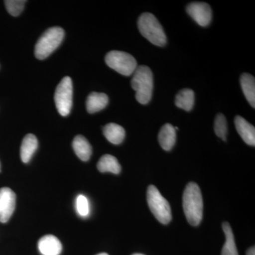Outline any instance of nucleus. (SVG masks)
Wrapping results in <instances>:
<instances>
[{"label": "nucleus", "mask_w": 255, "mask_h": 255, "mask_svg": "<svg viewBox=\"0 0 255 255\" xmlns=\"http://www.w3.org/2000/svg\"><path fill=\"white\" fill-rule=\"evenodd\" d=\"M203 198L197 184H187L183 194V209L189 224L197 226L203 219Z\"/></svg>", "instance_id": "f257e3e1"}, {"label": "nucleus", "mask_w": 255, "mask_h": 255, "mask_svg": "<svg viewBox=\"0 0 255 255\" xmlns=\"http://www.w3.org/2000/svg\"><path fill=\"white\" fill-rule=\"evenodd\" d=\"M131 86L136 92L137 102L143 105L148 104L153 90V75L150 68L146 65L137 66L132 74Z\"/></svg>", "instance_id": "f03ea898"}, {"label": "nucleus", "mask_w": 255, "mask_h": 255, "mask_svg": "<svg viewBox=\"0 0 255 255\" xmlns=\"http://www.w3.org/2000/svg\"><path fill=\"white\" fill-rule=\"evenodd\" d=\"M137 27L140 33L152 44L164 46L167 43V36L162 25L151 13H143L137 21Z\"/></svg>", "instance_id": "7ed1b4c3"}, {"label": "nucleus", "mask_w": 255, "mask_h": 255, "mask_svg": "<svg viewBox=\"0 0 255 255\" xmlns=\"http://www.w3.org/2000/svg\"><path fill=\"white\" fill-rule=\"evenodd\" d=\"M65 32L63 28L55 26L48 28L37 41L35 46V56L38 60H44L63 41Z\"/></svg>", "instance_id": "20e7f679"}, {"label": "nucleus", "mask_w": 255, "mask_h": 255, "mask_svg": "<svg viewBox=\"0 0 255 255\" xmlns=\"http://www.w3.org/2000/svg\"><path fill=\"white\" fill-rule=\"evenodd\" d=\"M147 201L149 209L156 219L162 224H168L172 220L170 206L154 185L149 186L147 189Z\"/></svg>", "instance_id": "39448f33"}, {"label": "nucleus", "mask_w": 255, "mask_h": 255, "mask_svg": "<svg viewBox=\"0 0 255 255\" xmlns=\"http://www.w3.org/2000/svg\"><path fill=\"white\" fill-rule=\"evenodd\" d=\"M105 62L110 68L124 76L132 75L137 67L136 60L133 56L119 50H112L107 53Z\"/></svg>", "instance_id": "423d86ee"}, {"label": "nucleus", "mask_w": 255, "mask_h": 255, "mask_svg": "<svg viewBox=\"0 0 255 255\" xmlns=\"http://www.w3.org/2000/svg\"><path fill=\"white\" fill-rule=\"evenodd\" d=\"M73 82L70 77H65L55 90L54 100L57 110L60 115L66 117L73 105Z\"/></svg>", "instance_id": "0eeeda50"}, {"label": "nucleus", "mask_w": 255, "mask_h": 255, "mask_svg": "<svg viewBox=\"0 0 255 255\" xmlns=\"http://www.w3.org/2000/svg\"><path fill=\"white\" fill-rule=\"evenodd\" d=\"M187 11L198 24L201 26H209L212 20V10L205 2H191L187 5Z\"/></svg>", "instance_id": "6e6552de"}, {"label": "nucleus", "mask_w": 255, "mask_h": 255, "mask_svg": "<svg viewBox=\"0 0 255 255\" xmlns=\"http://www.w3.org/2000/svg\"><path fill=\"white\" fill-rule=\"evenodd\" d=\"M16 206V194L7 187L0 189V222H7Z\"/></svg>", "instance_id": "1a4fd4ad"}, {"label": "nucleus", "mask_w": 255, "mask_h": 255, "mask_svg": "<svg viewBox=\"0 0 255 255\" xmlns=\"http://www.w3.org/2000/svg\"><path fill=\"white\" fill-rule=\"evenodd\" d=\"M38 248L43 255H60L63 250L59 240L53 235H47L39 240Z\"/></svg>", "instance_id": "9d476101"}, {"label": "nucleus", "mask_w": 255, "mask_h": 255, "mask_svg": "<svg viewBox=\"0 0 255 255\" xmlns=\"http://www.w3.org/2000/svg\"><path fill=\"white\" fill-rule=\"evenodd\" d=\"M236 130L246 143L251 146L255 145V128L252 124L247 122L241 116L235 118Z\"/></svg>", "instance_id": "9b49d317"}, {"label": "nucleus", "mask_w": 255, "mask_h": 255, "mask_svg": "<svg viewBox=\"0 0 255 255\" xmlns=\"http://www.w3.org/2000/svg\"><path fill=\"white\" fill-rule=\"evenodd\" d=\"M176 138L177 135L173 126L170 124H166L161 128L158 135V140L159 145L164 150H172V147L175 145Z\"/></svg>", "instance_id": "f8f14e48"}, {"label": "nucleus", "mask_w": 255, "mask_h": 255, "mask_svg": "<svg viewBox=\"0 0 255 255\" xmlns=\"http://www.w3.org/2000/svg\"><path fill=\"white\" fill-rule=\"evenodd\" d=\"M108 103L109 97L106 94L92 92L87 99V112L90 114H95L96 112H100L104 110Z\"/></svg>", "instance_id": "ddd939ff"}, {"label": "nucleus", "mask_w": 255, "mask_h": 255, "mask_svg": "<svg viewBox=\"0 0 255 255\" xmlns=\"http://www.w3.org/2000/svg\"><path fill=\"white\" fill-rule=\"evenodd\" d=\"M38 142L36 137L33 134L29 133L23 137L22 143L20 150V155L23 162L27 163L31 159L38 147Z\"/></svg>", "instance_id": "4468645a"}, {"label": "nucleus", "mask_w": 255, "mask_h": 255, "mask_svg": "<svg viewBox=\"0 0 255 255\" xmlns=\"http://www.w3.org/2000/svg\"><path fill=\"white\" fill-rule=\"evenodd\" d=\"M73 150L82 161H88L92 153V146L88 140L81 135H77L73 142Z\"/></svg>", "instance_id": "2eb2a0df"}, {"label": "nucleus", "mask_w": 255, "mask_h": 255, "mask_svg": "<svg viewBox=\"0 0 255 255\" xmlns=\"http://www.w3.org/2000/svg\"><path fill=\"white\" fill-rule=\"evenodd\" d=\"M103 132L106 138L114 145H119L125 138V130L117 124H107L104 127Z\"/></svg>", "instance_id": "dca6fc26"}, {"label": "nucleus", "mask_w": 255, "mask_h": 255, "mask_svg": "<svg viewBox=\"0 0 255 255\" xmlns=\"http://www.w3.org/2000/svg\"><path fill=\"white\" fill-rule=\"evenodd\" d=\"M241 85L245 97L250 105L255 107V80L253 75L244 73L241 77Z\"/></svg>", "instance_id": "f3484780"}, {"label": "nucleus", "mask_w": 255, "mask_h": 255, "mask_svg": "<svg viewBox=\"0 0 255 255\" xmlns=\"http://www.w3.org/2000/svg\"><path fill=\"white\" fill-rule=\"evenodd\" d=\"M97 169L100 172H112L116 174L120 173L122 171L118 159L111 155H105L101 157L97 163Z\"/></svg>", "instance_id": "a211bd4d"}, {"label": "nucleus", "mask_w": 255, "mask_h": 255, "mask_svg": "<svg viewBox=\"0 0 255 255\" xmlns=\"http://www.w3.org/2000/svg\"><path fill=\"white\" fill-rule=\"evenodd\" d=\"M195 102V95L190 89H184L176 96L175 105L179 108L190 112Z\"/></svg>", "instance_id": "6ab92c4d"}, {"label": "nucleus", "mask_w": 255, "mask_h": 255, "mask_svg": "<svg viewBox=\"0 0 255 255\" xmlns=\"http://www.w3.org/2000/svg\"><path fill=\"white\" fill-rule=\"evenodd\" d=\"M222 226L223 232L226 236V243L223 247L221 255H239L236 248L232 228L228 222L223 223Z\"/></svg>", "instance_id": "aec40b11"}, {"label": "nucleus", "mask_w": 255, "mask_h": 255, "mask_svg": "<svg viewBox=\"0 0 255 255\" xmlns=\"http://www.w3.org/2000/svg\"><path fill=\"white\" fill-rule=\"evenodd\" d=\"M214 130L216 135L226 140L228 134V124L226 117L223 114H219L216 116L214 122Z\"/></svg>", "instance_id": "412c9836"}, {"label": "nucleus", "mask_w": 255, "mask_h": 255, "mask_svg": "<svg viewBox=\"0 0 255 255\" xmlns=\"http://www.w3.org/2000/svg\"><path fill=\"white\" fill-rule=\"evenodd\" d=\"M26 1L23 0H6L4 1L6 10L11 16H17L22 12Z\"/></svg>", "instance_id": "4be33fe9"}, {"label": "nucleus", "mask_w": 255, "mask_h": 255, "mask_svg": "<svg viewBox=\"0 0 255 255\" xmlns=\"http://www.w3.org/2000/svg\"><path fill=\"white\" fill-rule=\"evenodd\" d=\"M76 210L82 217H87L90 214V203L86 196L82 194L78 196L76 199Z\"/></svg>", "instance_id": "5701e85b"}, {"label": "nucleus", "mask_w": 255, "mask_h": 255, "mask_svg": "<svg viewBox=\"0 0 255 255\" xmlns=\"http://www.w3.org/2000/svg\"><path fill=\"white\" fill-rule=\"evenodd\" d=\"M246 255H255V247H252L248 251H247Z\"/></svg>", "instance_id": "b1692460"}, {"label": "nucleus", "mask_w": 255, "mask_h": 255, "mask_svg": "<svg viewBox=\"0 0 255 255\" xmlns=\"http://www.w3.org/2000/svg\"><path fill=\"white\" fill-rule=\"evenodd\" d=\"M97 255H109L107 254V253H100V254H98Z\"/></svg>", "instance_id": "393cba45"}, {"label": "nucleus", "mask_w": 255, "mask_h": 255, "mask_svg": "<svg viewBox=\"0 0 255 255\" xmlns=\"http://www.w3.org/2000/svg\"><path fill=\"white\" fill-rule=\"evenodd\" d=\"M142 255V254H134V255Z\"/></svg>", "instance_id": "a878e982"}]
</instances>
